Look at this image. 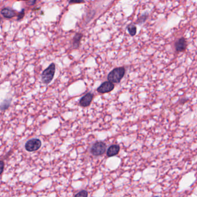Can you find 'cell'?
<instances>
[{"label":"cell","instance_id":"obj_1","mask_svg":"<svg viewBox=\"0 0 197 197\" xmlns=\"http://www.w3.org/2000/svg\"><path fill=\"white\" fill-rule=\"evenodd\" d=\"M126 74V69L123 67H117L111 70L108 75V80L114 83H120Z\"/></svg>","mask_w":197,"mask_h":197},{"label":"cell","instance_id":"obj_2","mask_svg":"<svg viewBox=\"0 0 197 197\" xmlns=\"http://www.w3.org/2000/svg\"><path fill=\"white\" fill-rule=\"evenodd\" d=\"M106 144L102 141H96L92 144L89 149L90 153L95 157H98L105 154L106 150Z\"/></svg>","mask_w":197,"mask_h":197},{"label":"cell","instance_id":"obj_3","mask_svg":"<svg viewBox=\"0 0 197 197\" xmlns=\"http://www.w3.org/2000/svg\"><path fill=\"white\" fill-rule=\"evenodd\" d=\"M56 72V65L54 63L50 64L49 66L43 71L41 78L43 83L45 85H49L53 80Z\"/></svg>","mask_w":197,"mask_h":197},{"label":"cell","instance_id":"obj_4","mask_svg":"<svg viewBox=\"0 0 197 197\" xmlns=\"http://www.w3.org/2000/svg\"><path fill=\"white\" fill-rule=\"evenodd\" d=\"M42 146V142L38 138H32L25 144V148L26 151L34 152L37 151Z\"/></svg>","mask_w":197,"mask_h":197},{"label":"cell","instance_id":"obj_5","mask_svg":"<svg viewBox=\"0 0 197 197\" xmlns=\"http://www.w3.org/2000/svg\"><path fill=\"white\" fill-rule=\"evenodd\" d=\"M115 88L114 84L109 81L103 82L97 89V91L100 94H105L112 92Z\"/></svg>","mask_w":197,"mask_h":197},{"label":"cell","instance_id":"obj_6","mask_svg":"<svg viewBox=\"0 0 197 197\" xmlns=\"http://www.w3.org/2000/svg\"><path fill=\"white\" fill-rule=\"evenodd\" d=\"M94 94L91 93H88L86 95L83 96L81 99L79 100V105L82 107H87L92 103L93 99Z\"/></svg>","mask_w":197,"mask_h":197},{"label":"cell","instance_id":"obj_7","mask_svg":"<svg viewBox=\"0 0 197 197\" xmlns=\"http://www.w3.org/2000/svg\"><path fill=\"white\" fill-rule=\"evenodd\" d=\"M175 49L177 52H184L187 48V42L185 38L182 37L178 40H177L175 44Z\"/></svg>","mask_w":197,"mask_h":197},{"label":"cell","instance_id":"obj_8","mask_svg":"<svg viewBox=\"0 0 197 197\" xmlns=\"http://www.w3.org/2000/svg\"><path fill=\"white\" fill-rule=\"evenodd\" d=\"M120 146L118 144H113L110 145L106 151V155L108 157H111L117 155L120 151Z\"/></svg>","mask_w":197,"mask_h":197},{"label":"cell","instance_id":"obj_9","mask_svg":"<svg viewBox=\"0 0 197 197\" xmlns=\"http://www.w3.org/2000/svg\"><path fill=\"white\" fill-rule=\"evenodd\" d=\"M1 14L4 18L7 19H11L17 15L15 11L8 7L3 8L1 11Z\"/></svg>","mask_w":197,"mask_h":197},{"label":"cell","instance_id":"obj_10","mask_svg":"<svg viewBox=\"0 0 197 197\" xmlns=\"http://www.w3.org/2000/svg\"><path fill=\"white\" fill-rule=\"evenodd\" d=\"M83 37V34L81 32H77L74 35V38L72 39V46L74 49H77L81 44V41Z\"/></svg>","mask_w":197,"mask_h":197},{"label":"cell","instance_id":"obj_11","mask_svg":"<svg viewBox=\"0 0 197 197\" xmlns=\"http://www.w3.org/2000/svg\"><path fill=\"white\" fill-rule=\"evenodd\" d=\"M148 17H149V14L148 12H145L138 18L137 21L135 22V24L139 25L144 24V22L147 20Z\"/></svg>","mask_w":197,"mask_h":197},{"label":"cell","instance_id":"obj_12","mask_svg":"<svg viewBox=\"0 0 197 197\" xmlns=\"http://www.w3.org/2000/svg\"><path fill=\"white\" fill-rule=\"evenodd\" d=\"M127 30L129 32L130 35L132 37H134L136 35L137 31V28L136 25H134V23H131L129 25H128L127 27Z\"/></svg>","mask_w":197,"mask_h":197},{"label":"cell","instance_id":"obj_13","mask_svg":"<svg viewBox=\"0 0 197 197\" xmlns=\"http://www.w3.org/2000/svg\"><path fill=\"white\" fill-rule=\"evenodd\" d=\"M88 191L85 190H82L79 191L75 195L74 197H88Z\"/></svg>","mask_w":197,"mask_h":197},{"label":"cell","instance_id":"obj_14","mask_svg":"<svg viewBox=\"0 0 197 197\" xmlns=\"http://www.w3.org/2000/svg\"><path fill=\"white\" fill-rule=\"evenodd\" d=\"M11 104V99H8L4 101V102L1 105V110H5L6 109H7L9 106H10Z\"/></svg>","mask_w":197,"mask_h":197},{"label":"cell","instance_id":"obj_15","mask_svg":"<svg viewBox=\"0 0 197 197\" xmlns=\"http://www.w3.org/2000/svg\"><path fill=\"white\" fill-rule=\"evenodd\" d=\"M25 16V9H23L21 10L20 12H19L18 14V20H21L22 18H23Z\"/></svg>","mask_w":197,"mask_h":197},{"label":"cell","instance_id":"obj_16","mask_svg":"<svg viewBox=\"0 0 197 197\" xmlns=\"http://www.w3.org/2000/svg\"><path fill=\"white\" fill-rule=\"evenodd\" d=\"M0 164H1V174H2L3 172V171H4V166H5V164H4V162L3 161V160H1V162H0Z\"/></svg>","mask_w":197,"mask_h":197},{"label":"cell","instance_id":"obj_17","mask_svg":"<svg viewBox=\"0 0 197 197\" xmlns=\"http://www.w3.org/2000/svg\"><path fill=\"white\" fill-rule=\"evenodd\" d=\"M83 3H84L83 1H70L69 2L70 4H79Z\"/></svg>","mask_w":197,"mask_h":197},{"label":"cell","instance_id":"obj_18","mask_svg":"<svg viewBox=\"0 0 197 197\" xmlns=\"http://www.w3.org/2000/svg\"><path fill=\"white\" fill-rule=\"evenodd\" d=\"M36 3V1H30L27 2V4L29 5H34Z\"/></svg>","mask_w":197,"mask_h":197},{"label":"cell","instance_id":"obj_19","mask_svg":"<svg viewBox=\"0 0 197 197\" xmlns=\"http://www.w3.org/2000/svg\"></svg>","mask_w":197,"mask_h":197}]
</instances>
